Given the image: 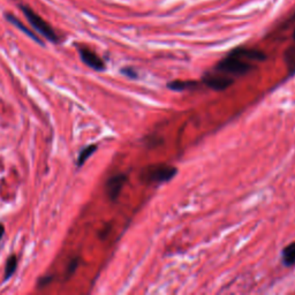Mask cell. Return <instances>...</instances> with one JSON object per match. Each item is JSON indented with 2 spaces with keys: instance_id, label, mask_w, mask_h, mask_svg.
Instances as JSON below:
<instances>
[{
  "instance_id": "cell-1",
  "label": "cell",
  "mask_w": 295,
  "mask_h": 295,
  "mask_svg": "<svg viewBox=\"0 0 295 295\" xmlns=\"http://www.w3.org/2000/svg\"><path fill=\"white\" fill-rule=\"evenodd\" d=\"M178 173V168L168 164H152L143 167L140 180L146 185H161L171 181Z\"/></svg>"
},
{
  "instance_id": "cell-2",
  "label": "cell",
  "mask_w": 295,
  "mask_h": 295,
  "mask_svg": "<svg viewBox=\"0 0 295 295\" xmlns=\"http://www.w3.org/2000/svg\"><path fill=\"white\" fill-rule=\"evenodd\" d=\"M17 7L22 10L24 16L27 17L28 22L31 24V27L38 34H41L42 36L47 38L48 41H50L51 43H60V37L58 36V34L55 33L53 28L50 26V23H48L43 17L38 15L33 8H30L28 5H24V3H19Z\"/></svg>"
},
{
  "instance_id": "cell-3",
  "label": "cell",
  "mask_w": 295,
  "mask_h": 295,
  "mask_svg": "<svg viewBox=\"0 0 295 295\" xmlns=\"http://www.w3.org/2000/svg\"><path fill=\"white\" fill-rule=\"evenodd\" d=\"M255 67L251 64H249L247 60L245 59L239 58L237 55L228 54L227 57L218 62L216 65L215 71L226 74V75H246L249 72H251Z\"/></svg>"
},
{
  "instance_id": "cell-4",
  "label": "cell",
  "mask_w": 295,
  "mask_h": 295,
  "mask_svg": "<svg viewBox=\"0 0 295 295\" xmlns=\"http://www.w3.org/2000/svg\"><path fill=\"white\" fill-rule=\"evenodd\" d=\"M202 83L215 91H224L234 84V79L223 73H205L202 77Z\"/></svg>"
},
{
  "instance_id": "cell-5",
  "label": "cell",
  "mask_w": 295,
  "mask_h": 295,
  "mask_svg": "<svg viewBox=\"0 0 295 295\" xmlns=\"http://www.w3.org/2000/svg\"><path fill=\"white\" fill-rule=\"evenodd\" d=\"M128 180V177L125 173H119L115 174L113 177H111L106 181V185H105V191H106L107 197L111 199L112 202L118 201L119 196H120V193L124 188V186Z\"/></svg>"
},
{
  "instance_id": "cell-6",
  "label": "cell",
  "mask_w": 295,
  "mask_h": 295,
  "mask_svg": "<svg viewBox=\"0 0 295 295\" xmlns=\"http://www.w3.org/2000/svg\"><path fill=\"white\" fill-rule=\"evenodd\" d=\"M79 53H80L81 60H82L88 67L93 68L97 72H101L105 69V64L103 59L98 57V55L95 53L94 51H91L90 49H88L86 47H80Z\"/></svg>"
},
{
  "instance_id": "cell-7",
  "label": "cell",
  "mask_w": 295,
  "mask_h": 295,
  "mask_svg": "<svg viewBox=\"0 0 295 295\" xmlns=\"http://www.w3.org/2000/svg\"><path fill=\"white\" fill-rule=\"evenodd\" d=\"M231 54L237 55L239 58L245 59L247 61H264L266 60V54L263 51L255 50V49L237 48L230 52Z\"/></svg>"
},
{
  "instance_id": "cell-8",
  "label": "cell",
  "mask_w": 295,
  "mask_h": 295,
  "mask_svg": "<svg viewBox=\"0 0 295 295\" xmlns=\"http://www.w3.org/2000/svg\"><path fill=\"white\" fill-rule=\"evenodd\" d=\"M5 17H6V20L8 21L9 23H12L13 26H15L17 28V29H20L21 31H23V33L26 34L27 36H29L31 38V40L35 41V42H36V43H38L40 45H44V43H43V42H42L41 38L38 37L36 34H34L33 31H31L30 29H28V28L26 26H24V24L22 22H21V21L19 19H17V17H15V16L13 15V14L6 13Z\"/></svg>"
},
{
  "instance_id": "cell-9",
  "label": "cell",
  "mask_w": 295,
  "mask_h": 295,
  "mask_svg": "<svg viewBox=\"0 0 295 295\" xmlns=\"http://www.w3.org/2000/svg\"><path fill=\"white\" fill-rule=\"evenodd\" d=\"M199 86L197 81H185V80H174L167 83L168 89L173 91H186V90H193L196 89Z\"/></svg>"
},
{
  "instance_id": "cell-10",
  "label": "cell",
  "mask_w": 295,
  "mask_h": 295,
  "mask_svg": "<svg viewBox=\"0 0 295 295\" xmlns=\"http://www.w3.org/2000/svg\"><path fill=\"white\" fill-rule=\"evenodd\" d=\"M282 259L284 265L292 266L295 264V241L287 245L282 251Z\"/></svg>"
},
{
  "instance_id": "cell-11",
  "label": "cell",
  "mask_w": 295,
  "mask_h": 295,
  "mask_svg": "<svg viewBox=\"0 0 295 295\" xmlns=\"http://www.w3.org/2000/svg\"><path fill=\"white\" fill-rule=\"evenodd\" d=\"M96 150H97V146L96 145H90V146H88L86 148H83V149L81 150L79 157H77L76 166L77 167L83 166V164L86 163L88 159H89V157H91V154L96 152Z\"/></svg>"
},
{
  "instance_id": "cell-12",
  "label": "cell",
  "mask_w": 295,
  "mask_h": 295,
  "mask_svg": "<svg viewBox=\"0 0 295 295\" xmlns=\"http://www.w3.org/2000/svg\"><path fill=\"white\" fill-rule=\"evenodd\" d=\"M17 268V258L15 255H10L8 259H7L6 268H5V276H3V280H8L10 277L14 275V272L16 271Z\"/></svg>"
},
{
  "instance_id": "cell-13",
  "label": "cell",
  "mask_w": 295,
  "mask_h": 295,
  "mask_svg": "<svg viewBox=\"0 0 295 295\" xmlns=\"http://www.w3.org/2000/svg\"><path fill=\"white\" fill-rule=\"evenodd\" d=\"M285 62L291 74L295 73V47H291L285 52Z\"/></svg>"
},
{
  "instance_id": "cell-14",
  "label": "cell",
  "mask_w": 295,
  "mask_h": 295,
  "mask_svg": "<svg viewBox=\"0 0 295 295\" xmlns=\"http://www.w3.org/2000/svg\"><path fill=\"white\" fill-rule=\"evenodd\" d=\"M79 263H80L79 257H75L72 259L71 263H69L68 268H67V272H66V277H67V278H69V277H71L73 273L76 271V268L79 266Z\"/></svg>"
},
{
  "instance_id": "cell-15",
  "label": "cell",
  "mask_w": 295,
  "mask_h": 295,
  "mask_svg": "<svg viewBox=\"0 0 295 295\" xmlns=\"http://www.w3.org/2000/svg\"><path fill=\"white\" fill-rule=\"evenodd\" d=\"M52 280H53V276H44V277H42L40 280H38L37 286L40 287V289H43V287L48 286L49 284H51Z\"/></svg>"
},
{
  "instance_id": "cell-16",
  "label": "cell",
  "mask_w": 295,
  "mask_h": 295,
  "mask_svg": "<svg viewBox=\"0 0 295 295\" xmlns=\"http://www.w3.org/2000/svg\"><path fill=\"white\" fill-rule=\"evenodd\" d=\"M121 73L124 74V75L131 77V79H136L138 77V73L134 68L132 67H125V68H121Z\"/></svg>"
},
{
  "instance_id": "cell-17",
  "label": "cell",
  "mask_w": 295,
  "mask_h": 295,
  "mask_svg": "<svg viewBox=\"0 0 295 295\" xmlns=\"http://www.w3.org/2000/svg\"><path fill=\"white\" fill-rule=\"evenodd\" d=\"M3 234H5V227H3V225L0 223V240H1Z\"/></svg>"
},
{
  "instance_id": "cell-18",
  "label": "cell",
  "mask_w": 295,
  "mask_h": 295,
  "mask_svg": "<svg viewBox=\"0 0 295 295\" xmlns=\"http://www.w3.org/2000/svg\"><path fill=\"white\" fill-rule=\"evenodd\" d=\"M293 40L295 41V29H294V33H293Z\"/></svg>"
}]
</instances>
